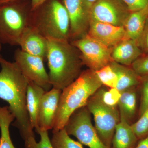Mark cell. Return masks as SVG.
<instances>
[{"instance_id": "21", "label": "cell", "mask_w": 148, "mask_h": 148, "mask_svg": "<svg viewBox=\"0 0 148 148\" xmlns=\"http://www.w3.org/2000/svg\"><path fill=\"white\" fill-rule=\"evenodd\" d=\"M15 119L8 106L0 107V148H15L10 134V126Z\"/></svg>"}, {"instance_id": "16", "label": "cell", "mask_w": 148, "mask_h": 148, "mask_svg": "<svg viewBox=\"0 0 148 148\" xmlns=\"http://www.w3.org/2000/svg\"><path fill=\"white\" fill-rule=\"evenodd\" d=\"M138 140L131 125L120 114V121L116 127L111 148H134Z\"/></svg>"}, {"instance_id": "10", "label": "cell", "mask_w": 148, "mask_h": 148, "mask_svg": "<svg viewBox=\"0 0 148 148\" xmlns=\"http://www.w3.org/2000/svg\"><path fill=\"white\" fill-rule=\"evenodd\" d=\"M130 13L121 0H97L91 6L90 21L123 27Z\"/></svg>"}, {"instance_id": "15", "label": "cell", "mask_w": 148, "mask_h": 148, "mask_svg": "<svg viewBox=\"0 0 148 148\" xmlns=\"http://www.w3.org/2000/svg\"><path fill=\"white\" fill-rule=\"evenodd\" d=\"M143 53L136 41L125 38L112 48V58L118 64L130 66Z\"/></svg>"}, {"instance_id": "29", "label": "cell", "mask_w": 148, "mask_h": 148, "mask_svg": "<svg viewBox=\"0 0 148 148\" xmlns=\"http://www.w3.org/2000/svg\"><path fill=\"white\" fill-rule=\"evenodd\" d=\"M130 12L137 11L148 6V0H121Z\"/></svg>"}, {"instance_id": "27", "label": "cell", "mask_w": 148, "mask_h": 148, "mask_svg": "<svg viewBox=\"0 0 148 148\" xmlns=\"http://www.w3.org/2000/svg\"><path fill=\"white\" fill-rule=\"evenodd\" d=\"M141 79L148 77V53H143L131 66Z\"/></svg>"}, {"instance_id": "28", "label": "cell", "mask_w": 148, "mask_h": 148, "mask_svg": "<svg viewBox=\"0 0 148 148\" xmlns=\"http://www.w3.org/2000/svg\"><path fill=\"white\" fill-rule=\"evenodd\" d=\"M141 101L139 116L148 109V77L141 80Z\"/></svg>"}, {"instance_id": "35", "label": "cell", "mask_w": 148, "mask_h": 148, "mask_svg": "<svg viewBox=\"0 0 148 148\" xmlns=\"http://www.w3.org/2000/svg\"><path fill=\"white\" fill-rule=\"evenodd\" d=\"M2 49V44L0 42V51H1Z\"/></svg>"}, {"instance_id": "7", "label": "cell", "mask_w": 148, "mask_h": 148, "mask_svg": "<svg viewBox=\"0 0 148 148\" xmlns=\"http://www.w3.org/2000/svg\"><path fill=\"white\" fill-rule=\"evenodd\" d=\"M91 114L86 106L77 110L64 128L69 135H73L82 145L89 148H110L99 137L91 121Z\"/></svg>"}, {"instance_id": "32", "label": "cell", "mask_w": 148, "mask_h": 148, "mask_svg": "<svg viewBox=\"0 0 148 148\" xmlns=\"http://www.w3.org/2000/svg\"><path fill=\"white\" fill-rule=\"evenodd\" d=\"M47 0H31L32 10L38 8Z\"/></svg>"}, {"instance_id": "11", "label": "cell", "mask_w": 148, "mask_h": 148, "mask_svg": "<svg viewBox=\"0 0 148 148\" xmlns=\"http://www.w3.org/2000/svg\"><path fill=\"white\" fill-rule=\"evenodd\" d=\"M70 21L69 40L78 39L87 34L90 21L91 7L86 0H62Z\"/></svg>"}, {"instance_id": "3", "label": "cell", "mask_w": 148, "mask_h": 148, "mask_svg": "<svg viewBox=\"0 0 148 148\" xmlns=\"http://www.w3.org/2000/svg\"><path fill=\"white\" fill-rule=\"evenodd\" d=\"M95 72L88 69L61 91L52 132L64 129L70 117L86 106L89 98L102 86Z\"/></svg>"}, {"instance_id": "30", "label": "cell", "mask_w": 148, "mask_h": 148, "mask_svg": "<svg viewBox=\"0 0 148 148\" xmlns=\"http://www.w3.org/2000/svg\"><path fill=\"white\" fill-rule=\"evenodd\" d=\"M136 42L143 53H148V18L144 30Z\"/></svg>"}, {"instance_id": "14", "label": "cell", "mask_w": 148, "mask_h": 148, "mask_svg": "<svg viewBox=\"0 0 148 148\" xmlns=\"http://www.w3.org/2000/svg\"><path fill=\"white\" fill-rule=\"evenodd\" d=\"M22 51L30 55L46 58L48 50V40L37 30L31 27L24 32L18 45Z\"/></svg>"}, {"instance_id": "23", "label": "cell", "mask_w": 148, "mask_h": 148, "mask_svg": "<svg viewBox=\"0 0 148 148\" xmlns=\"http://www.w3.org/2000/svg\"><path fill=\"white\" fill-rule=\"evenodd\" d=\"M95 93L106 106L112 108H118L121 92L116 88L107 89L101 86Z\"/></svg>"}, {"instance_id": "9", "label": "cell", "mask_w": 148, "mask_h": 148, "mask_svg": "<svg viewBox=\"0 0 148 148\" xmlns=\"http://www.w3.org/2000/svg\"><path fill=\"white\" fill-rule=\"evenodd\" d=\"M14 59L21 73L29 82L35 83L46 91L52 88L45 67L44 58L30 55L18 49L14 52Z\"/></svg>"}, {"instance_id": "24", "label": "cell", "mask_w": 148, "mask_h": 148, "mask_svg": "<svg viewBox=\"0 0 148 148\" xmlns=\"http://www.w3.org/2000/svg\"><path fill=\"white\" fill-rule=\"evenodd\" d=\"M95 73L103 85L109 88H116L118 82L116 74L110 64L95 71Z\"/></svg>"}, {"instance_id": "26", "label": "cell", "mask_w": 148, "mask_h": 148, "mask_svg": "<svg viewBox=\"0 0 148 148\" xmlns=\"http://www.w3.org/2000/svg\"><path fill=\"white\" fill-rule=\"evenodd\" d=\"M131 125L138 140L147 137L148 135V109L140 117L138 121Z\"/></svg>"}, {"instance_id": "2", "label": "cell", "mask_w": 148, "mask_h": 148, "mask_svg": "<svg viewBox=\"0 0 148 148\" xmlns=\"http://www.w3.org/2000/svg\"><path fill=\"white\" fill-rule=\"evenodd\" d=\"M47 40L46 58L51 84L53 88L63 90L73 82L82 72L84 64L80 52L69 40Z\"/></svg>"}, {"instance_id": "34", "label": "cell", "mask_w": 148, "mask_h": 148, "mask_svg": "<svg viewBox=\"0 0 148 148\" xmlns=\"http://www.w3.org/2000/svg\"><path fill=\"white\" fill-rule=\"evenodd\" d=\"M87 1V2L88 3V4L90 7L92 6V5L97 1V0H86Z\"/></svg>"}, {"instance_id": "19", "label": "cell", "mask_w": 148, "mask_h": 148, "mask_svg": "<svg viewBox=\"0 0 148 148\" xmlns=\"http://www.w3.org/2000/svg\"><path fill=\"white\" fill-rule=\"evenodd\" d=\"M110 64L117 76L116 88L120 92L136 87L141 83V79L131 67L118 64L113 61Z\"/></svg>"}, {"instance_id": "17", "label": "cell", "mask_w": 148, "mask_h": 148, "mask_svg": "<svg viewBox=\"0 0 148 148\" xmlns=\"http://www.w3.org/2000/svg\"><path fill=\"white\" fill-rule=\"evenodd\" d=\"M148 18V6L132 12L125 22L123 27L126 38L136 42L142 34Z\"/></svg>"}, {"instance_id": "6", "label": "cell", "mask_w": 148, "mask_h": 148, "mask_svg": "<svg viewBox=\"0 0 148 148\" xmlns=\"http://www.w3.org/2000/svg\"><path fill=\"white\" fill-rule=\"evenodd\" d=\"M86 106L93 116L94 127L99 137L106 145L111 148L116 127L120 121L118 107L106 106L95 93L89 98Z\"/></svg>"}, {"instance_id": "25", "label": "cell", "mask_w": 148, "mask_h": 148, "mask_svg": "<svg viewBox=\"0 0 148 148\" xmlns=\"http://www.w3.org/2000/svg\"><path fill=\"white\" fill-rule=\"evenodd\" d=\"M36 132L40 137V142L37 143L35 137H30L24 141L25 148H53L48 131L38 130Z\"/></svg>"}, {"instance_id": "33", "label": "cell", "mask_w": 148, "mask_h": 148, "mask_svg": "<svg viewBox=\"0 0 148 148\" xmlns=\"http://www.w3.org/2000/svg\"><path fill=\"white\" fill-rule=\"evenodd\" d=\"M16 1H18V0H0V5L4 4L7 3Z\"/></svg>"}, {"instance_id": "20", "label": "cell", "mask_w": 148, "mask_h": 148, "mask_svg": "<svg viewBox=\"0 0 148 148\" xmlns=\"http://www.w3.org/2000/svg\"><path fill=\"white\" fill-rule=\"evenodd\" d=\"M136 87L121 92V95L118 105L120 114L123 116L128 122L135 116L137 110Z\"/></svg>"}, {"instance_id": "22", "label": "cell", "mask_w": 148, "mask_h": 148, "mask_svg": "<svg viewBox=\"0 0 148 148\" xmlns=\"http://www.w3.org/2000/svg\"><path fill=\"white\" fill-rule=\"evenodd\" d=\"M52 133L51 142L53 148H84L81 143L70 137L64 128Z\"/></svg>"}, {"instance_id": "5", "label": "cell", "mask_w": 148, "mask_h": 148, "mask_svg": "<svg viewBox=\"0 0 148 148\" xmlns=\"http://www.w3.org/2000/svg\"><path fill=\"white\" fill-rule=\"evenodd\" d=\"M31 0H18L0 5V42L18 46L24 31L30 27Z\"/></svg>"}, {"instance_id": "36", "label": "cell", "mask_w": 148, "mask_h": 148, "mask_svg": "<svg viewBox=\"0 0 148 148\" xmlns=\"http://www.w3.org/2000/svg\"><path fill=\"white\" fill-rule=\"evenodd\" d=\"M0 134H1V130H0Z\"/></svg>"}, {"instance_id": "18", "label": "cell", "mask_w": 148, "mask_h": 148, "mask_svg": "<svg viewBox=\"0 0 148 148\" xmlns=\"http://www.w3.org/2000/svg\"><path fill=\"white\" fill-rule=\"evenodd\" d=\"M45 90L32 82H29L27 94V108L31 124L36 130L38 129V114L43 95Z\"/></svg>"}, {"instance_id": "13", "label": "cell", "mask_w": 148, "mask_h": 148, "mask_svg": "<svg viewBox=\"0 0 148 148\" xmlns=\"http://www.w3.org/2000/svg\"><path fill=\"white\" fill-rule=\"evenodd\" d=\"M87 34L110 48L126 38L123 27L92 20L90 21Z\"/></svg>"}, {"instance_id": "31", "label": "cell", "mask_w": 148, "mask_h": 148, "mask_svg": "<svg viewBox=\"0 0 148 148\" xmlns=\"http://www.w3.org/2000/svg\"><path fill=\"white\" fill-rule=\"evenodd\" d=\"M134 148H148V135L141 140Z\"/></svg>"}, {"instance_id": "1", "label": "cell", "mask_w": 148, "mask_h": 148, "mask_svg": "<svg viewBox=\"0 0 148 148\" xmlns=\"http://www.w3.org/2000/svg\"><path fill=\"white\" fill-rule=\"evenodd\" d=\"M0 98L8 103L15 118L14 125L25 141L35 137L27 108V94L29 81L15 62L7 61L0 54Z\"/></svg>"}, {"instance_id": "8", "label": "cell", "mask_w": 148, "mask_h": 148, "mask_svg": "<svg viewBox=\"0 0 148 148\" xmlns=\"http://www.w3.org/2000/svg\"><path fill=\"white\" fill-rule=\"evenodd\" d=\"M79 51L83 64L92 71H98L113 61L112 48L108 47L87 34L70 42Z\"/></svg>"}, {"instance_id": "12", "label": "cell", "mask_w": 148, "mask_h": 148, "mask_svg": "<svg viewBox=\"0 0 148 148\" xmlns=\"http://www.w3.org/2000/svg\"><path fill=\"white\" fill-rule=\"evenodd\" d=\"M62 90L52 88L43 95L38 114V130L53 129Z\"/></svg>"}, {"instance_id": "4", "label": "cell", "mask_w": 148, "mask_h": 148, "mask_svg": "<svg viewBox=\"0 0 148 148\" xmlns=\"http://www.w3.org/2000/svg\"><path fill=\"white\" fill-rule=\"evenodd\" d=\"M30 27L47 38L69 40L70 18L62 0H47L32 10Z\"/></svg>"}]
</instances>
